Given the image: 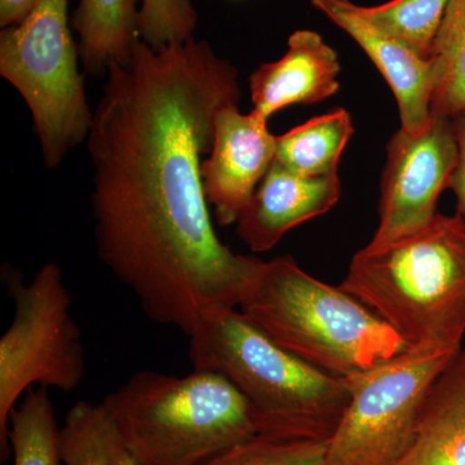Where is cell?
I'll return each mask as SVG.
<instances>
[{
    "label": "cell",
    "mask_w": 465,
    "mask_h": 465,
    "mask_svg": "<svg viewBox=\"0 0 465 465\" xmlns=\"http://www.w3.org/2000/svg\"><path fill=\"white\" fill-rule=\"evenodd\" d=\"M240 99L237 69L206 41H139L110 67L85 142L97 255L150 320L186 336L240 308L264 264L220 241L202 177L217 113Z\"/></svg>",
    "instance_id": "obj_1"
},
{
    "label": "cell",
    "mask_w": 465,
    "mask_h": 465,
    "mask_svg": "<svg viewBox=\"0 0 465 465\" xmlns=\"http://www.w3.org/2000/svg\"><path fill=\"white\" fill-rule=\"evenodd\" d=\"M341 287L374 311L407 349L457 353L465 335V220L437 213L430 224L366 246Z\"/></svg>",
    "instance_id": "obj_2"
},
{
    "label": "cell",
    "mask_w": 465,
    "mask_h": 465,
    "mask_svg": "<svg viewBox=\"0 0 465 465\" xmlns=\"http://www.w3.org/2000/svg\"><path fill=\"white\" fill-rule=\"evenodd\" d=\"M188 338L193 369L229 379L249 402L258 433L331 440L351 401L347 379L278 347L240 309L208 318Z\"/></svg>",
    "instance_id": "obj_3"
},
{
    "label": "cell",
    "mask_w": 465,
    "mask_h": 465,
    "mask_svg": "<svg viewBox=\"0 0 465 465\" xmlns=\"http://www.w3.org/2000/svg\"><path fill=\"white\" fill-rule=\"evenodd\" d=\"M238 309L275 345L339 378L407 349L374 311L307 273L290 255L264 262Z\"/></svg>",
    "instance_id": "obj_4"
},
{
    "label": "cell",
    "mask_w": 465,
    "mask_h": 465,
    "mask_svg": "<svg viewBox=\"0 0 465 465\" xmlns=\"http://www.w3.org/2000/svg\"><path fill=\"white\" fill-rule=\"evenodd\" d=\"M140 465H206L258 433L243 394L217 372L143 370L103 400Z\"/></svg>",
    "instance_id": "obj_5"
},
{
    "label": "cell",
    "mask_w": 465,
    "mask_h": 465,
    "mask_svg": "<svg viewBox=\"0 0 465 465\" xmlns=\"http://www.w3.org/2000/svg\"><path fill=\"white\" fill-rule=\"evenodd\" d=\"M67 5L69 0H41L0 33V74L29 106L47 168H57L87 142L94 122Z\"/></svg>",
    "instance_id": "obj_6"
},
{
    "label": "cell",
    "mask_w": 465,
    "mask_h": 465,
    "mask_svg": "<svg viewBox=\"0 0 465 465\" xmlns=\"http://www.w3.org/2000/svg\"><path fill=\"white\" fill-rule=\"evenodd\" d=\"M14 320L0 338V449L11 454L9 418L27 391L38 387L73 391L82 384L85 358L82 333L72 314V293L63 271L47 262L24 284L5 274Z\"/></svg>",
    "instance_id": "obj_7"
},
{
    "label": "cell",
    "mask_w": 465,
    "mask_h": 465,
    "mask_svg": "<svg viewBox=\"0 0 465 465\" xmlns=\"http://www.w3.org/2000/svg\"><path fill=\"white\" fill-rule=\"evenodd\" d=\"M457 353L406 349L345 378L351 401L324 465L396 464L411 443L428 388Z\"/></svg>",
    "instance_id": "obj_8"
},
{
    "label": "cell",
    "mask_w": 465,
    "mask_h": 465,
    "mask_svg": "<svg viewBox=\"0 0 465 465\" xmlns=\"http://www.w3.org/2000/svg\"><path fill=\"white\" fill-rule=\"evenodd\" d=\"M382 173L379 225L367 246H385L420 231L437 215L440 193L449 188L458 163L452 119L430 118L419 133L391 136Z\"/></svg>",
    "instance_id": "obj_9"
},
{
    "label": "cell",
    "mask_w": 465,
    "mask_h": 465,
    "mask_svg": "<svg viewBox=\"0 0 465 465\" xmlns=\"http://www.w3.org/2000/svg\"><path fill=\"white\" fill-rule=\"evenodd\" d=\"M258 113L242 114L238 104L217 113L210 154L202 163L204 192L217 223L234 224L273 164L277 136Z\"/></svg>",
    "instance_id": "obj_10"
},
{
    "label": "cell",
    "mask_w": 465,
    "mask_h": 465,
    "mask_svg": "<svg viewBox=\"0 0 465 465\" xmlns=\"http://www.w3.org/2000/svg\"><path fill=\"white\" fill-rule=\"evenodd\" d=\"M335 25L362 47L391 85L399 103L401 130L415 134L432 118L433 64L375 25L351 0H311Z\"/></svg>",
    "instance_id": "obj_11"
},
{
    "label": "cell",
    "mask_w": 465,
    "mask_h": 465,
    "mask_svg": "<svg viewBox=\"0 0 465 465\" xmlns=\"http://www.w3.org/2000/svg\"><path fill=\"white\" fill-rule=\"evenodd\" d=\"M341 193L338 174L300 176L273 162L235 223L238 237L253 252L271 251L291 229L329 213Z\"/></svg>",
    "instance_id": "obj_12"
},
{
    "label": "cell",
    "mask_w": 465,
    "mask_h": 465,
    "mask_svg": "<svg viewBox=\"0 0 465 465\" xmlns=\"http://www.w3.org/2000/svg\"><path fill=\"white\" fill-rule=\"evenodd\" d=\"M339 56L322 36L298 30L289 50L274 63L262 64L250 78L252 112L268 119L291 105H312L339 91Z\"/></svg>",
    "instance_id": "obj_13"
},
{
    "label": "cell",
    "mask_w": 465,
    "mask_h": 465,
    "mask_svg": "<svg viewBox=\"0 0 465 465\" xmlns=\"http://www.w3.org/2000/svg\"><path fill=\"white\" fill-rule=\"evenodd\" d=\"M394 465H465V349L428 388L411 443Z\"/></svg>",
    "instance_id": "obj_14"
},
{
    "label": "cell",
    "mask_w": 465,
    "mask_h": 465,
    "mask_svg": "<svg viewBox=\"0 0 465 465\" xmlns=\"http://www.w3.org/2000/svg\"><path fill=\"white\" fill-rule=\"evenodd\" d=\"M137 0H81L72 17L84 72L106 76L127 63L140 41Z\"/></svg>",
    "instance_id": "obj_15"
},
{
    "label": "cell",
    "mask_w": 465,
    "mask_h": 465,
    "mask_svg": "<svg viewBox=\"0 0 465 465\" xmlns=\"http://www.w3.org/2000/svg\"><path fill=\"white\" fill-rule=\"evenodd\" d=\"M351 134V114L333 109L278 136L274 162L300 176H333Z\"/></svg>",
    "instance_id": "obj_16"
},
{
    "label": "cell",
    "mask_w": 465,
    "mask_h": 465,
    "mask_svg": "<svg viewBox=\"0 0 465 465\" xmlns=\"http://www.w3.org/2000/svg\"><path fill=\"white\" fill-rule=\"evenodd\" d=\"M60 440L64 465H140L103 402L76 401Z\"/></svg>",
    "instance_id": "obj_17"
},
{
    "label": "cell",
    "mask_w": 465,
    "mask_h": 465,
    "mask_svg": "<svg viewBox=\"0 0 465 465\" xmlns=\"http://www.w3.org/2000/svg\"><path fill=\"white\" fill-rule=\"evenodd\" d=\"M61 427L45 388H32L9 418L8 443L14 465H64Z\"/></svg>",
    "instance_id": "obj_18"
},
{
    "label": "cell",
    "mask_w": 465,
    "mask_h": 465,
    "mask_svg": "<svg viewBox=\"0 0 465 465\" xmlns=\"http://www.w3.org/2000/svg\"><path fill=\"white\" fill-rule=\"evenodd\" d=\"M430 113L452 119L465 109V0H450L434 41Z\"/></svg>",
    "instance_id": "obj_19"
},
{
    "label": "cell",
    "mask_w": 465,
    "mask_h": 465,
    "mask_svg": "<svg viewBox=\"0 0 465 465\" xmlns=\"http://www.w3.org/2000/svg\"><path fill=\"white\" fill-rule=\"evenodd\" d=\"M450 0H391L362 7L367 17L424 60H430L434 41Z\"/></svg>",
    "instance_id": "obj_20"
},
{
    "label": "cell",
    "mask_w": 465,
    "mask_h": 465,
    "mask_svg": "<svg viewBox=\"0 0 465 465\" xmlns=\"http://www.w3.org/2000/svg\"><path fill=\"white\" fill-rule=\"evenodd\" d=\"M327 443L256 433L206 465H324Z\"/></svg>",
    "instance_id": "obj_21"
},
{
    "label": "cell",
    "mask_w": 465,
    "mask_h": 465,
    "mask_svg": "<svg viewBox=\"0 0 465 465\" xmlns=\"http://www.w3.org/2000/svg\"><path fill=\"white\" fill-rule=\"evenodd\" d=\"M198 14L192 0H142L139 9L140 41L154 50L194 36Z\"/></svg>",
    "instance_id": "obj_22"
},
{
    "label": "cell",
    "mask_w": 465,
    "mask_h": 465,
    "mask_svg": "<svg viewBox=\"0 0 465 465\" xmlns=\"http://www.w3.org/2000/svg\"><path fill=\"white\" fill-rule=\"evenodd\" d=\"M458 142V163L449 188L457 195L458 213L465 220V109L452 118Z\"/></svg>",
    "instance_id": "obj_23"
},
{
    "label": "cell",
    "mask_w": 465,
    "mask_h": 465,
    "mask_svg": "<svg viewBox=\"0 0 465 465\" xmlns=\"http://www.w3.org/2000/svg\"><path fill=\"white\" fill-rule=\"evenodd\" d=\"M41 0H0V26L17 25Z\"/></svg>",
    "instance_id": "obj_24"
}]
</instances>
